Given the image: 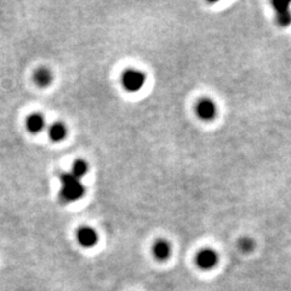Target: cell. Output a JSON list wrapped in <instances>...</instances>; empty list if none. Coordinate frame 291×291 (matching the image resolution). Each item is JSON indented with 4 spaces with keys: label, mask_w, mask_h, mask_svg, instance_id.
Listing matches in <instances>:
<instances>
[{
    "label": "cell",
    "mask_w": 291,
    "mask_h": 291,
    "mask_svg": "<svg viewBox=\"0 0 291 291\" xmlns=\"http://www.w3.org/2000/svg\"><path fill=\"white\" fill-rule=\"evenodd\" d=\"M85 193V187L80 179L72 174H63L61 176V197L66 202L79 200Z\"/></svg>",
    "instance_id": "1"
},
{
    "label": "cell",
    "mask_w": 291,
    "mask_h": 291,
    "mask_svg": "<svg viewBox=\"0 0 291 291\" xmlns=\"http://www.w3.org/2000/svg\"><path fill=\"white\" fill-rule=\"evenodd\" d=\"M146 76L137 69H128L122 76L123 87L129 92L140 91L146 83Z\"/></svg>",
    "instance_id": "2"
},
{
    "label": "cell",
    "mask_w": 291,
    "mask_h": 291,
    "mask_svg": "<svg viewBox=\"0 0 291 291\" xmlns=\"http://www.w3.org/2000/svg\"><path fill=\"white\" fill-rule=\"evenodd\" d=\"M195 262H197L199 268L204 270L212 269L217 265L218 255L212 249H203L198 252L197 257H195Z\"/></svg>",
    "instance_id": "3"
},
{
    "label": "cell",
    "mask_w": 291,
    "mask_h": 291,
    "mask_svg": "<svg viewBox=\"0 0 291 291\" xmlns=\"http://www.w3.org/2000/svg\"><path fill=\"white\" fill-rule=\"evenodd\" d=\"M195 112H197L200 119L204 120V122H209V120L215 119L216 114H217V106L212 100L203 99L197 104Z\"/></svg>",
    "instance_id": "4"
},
{
    "label": "cell",
    "mask_w": 291,
    "mask_h": 291,
    "mask_svg": "<svg viewBox=\"0 0 291 291\" xmlns=\"http://www.w3.org/2000/svg\"><path fill=\"white\" fill-rule=\"evenodd\" d=\"M273 7L275 10L277 15L278 25L282 27H287L291 23V10L289 1H280V0H274L272 2Z\"/></svg>",
    "instance_id": "5"
},
{
    "label": "cell",
    "mask_w": 291,
    "mask_h": 291,
    "mask_svg": "<svg viewBox=\"0 0 291 291\" xmlns=\"http://www.w3.org/2000/svg\"><path fill=\"white\" fill-rule=\"evenodd\" d=\"M77 240L84 248H92L97 244L99 234L94 228L84 226V227H80L77 231Z\"/></svg>",
    "instance_id": "6"
},
{
    "label": "cell",
    "mask_w": 291,
    "mask_h": 291,
    "mask_svg": "<svg viewBox=\"0 0 291 291\" xmlns=\"http://www.w3.org/2000/svg\"><path fill=\"white\" fill-rule=\"evenodd\" d=\"M44 126H45V119L40 113H32L28 115L26 120V128L30 133L42 132Z\"/></svg>",
    "instance_id": "7"
},
{
    "label": "cell",
    "mask_w": 291,
    "mask_h": 291,
    "mask_svg": "<svg viewBox=\"0 0 291 291\" xmlns=\"http://www.w3.org/2000/svg\"><path fill=\"white\" fill-rule=\"evenodd\" d=\"M152 252H153L154 257H156L157 260L164 261V260H166L167 257L170 256V254H171V246H170V244L167 243L166 240L160 239V240H157L156 243L153 244Z\"/></svg>",
    "instance_id": "8"
},
{
    "label": "cell",
    "mask_w": 291,
    "mask_h": 291,
    "mask_svg": "<svg viewBox=\"0 0 291 291\" xmlns=\"http://www.w3.org/2000/svg\"><path fill=\"white\" fill-rule=\"evenodd\" d=\"M67 136V128L63 123L56 122L49 128V137L53 142H61Z\"/></svg>",
    "instance_id": "9"
},
{
    "label": "cell",
    "mask_w": 291,
    "mask_h": 291,
    "mask_svg": "<svg viewBox=\"0 0 291 291\" xmlns=\"http://www.w3.org/2000/svg\"><path fill=\"white\" fill-rule=\"evenodd\" d=\"M34 81L35 84L38 85V86L40 87H45V86H49V85L51 84V81H53V73L50 72V69L48 68H42L37 69L34 73Z\"/></svg>",
    "instance_id": "10"
},
{
    "label": "cell",
    "mask_w": 291,
    "mask_h": 291,
    "mask_svg": "<svg viewBox=\"0 0 291 291\" xmlns=\"http://www.w3.org/2000/svg\"><path fill=\"white\" fill-rule=\"evenodd\" d=\"M87 172H89V164L86 161L83 160V159H78V160L74 161L73 166H72V175L81 180Z\"/></svg>",
    "instance_id": "11"
},
{
    "label": "cell",
    "mask_w": 291,
    "mask_h": 291,
    "mask_svg": "<svg viewBox=\"0 0 291 291\" xmlns=\"http://www.w3.org/2000/svg\"><path fill=\"white\" fill-rule=\"evenodd\" d=\"M239 246H240V249L244 252H249L254 249V241L249 238H243L240 240V243H239Z\"/></svg>",
    "instance_id": "12"
}]
</instances>
